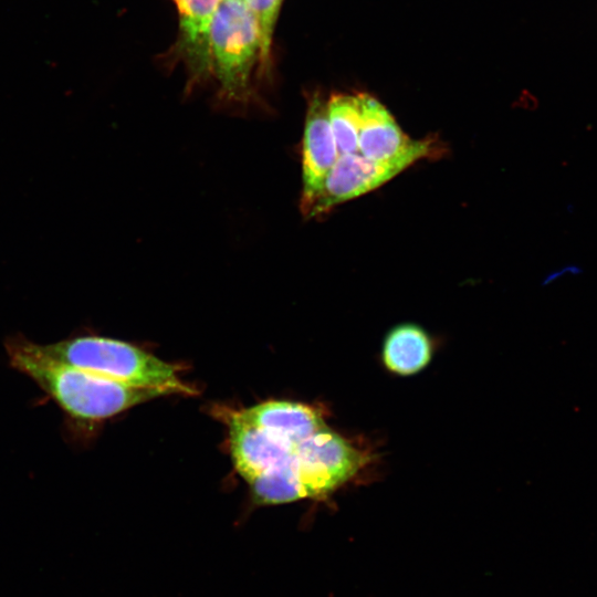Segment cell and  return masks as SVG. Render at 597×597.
Masks as SVG:
<instances>
[{
    "mask_svg": "<svg viewBox=\"0 0 597 597\" xmlns=\"http://www.w3.org/2000/svg\"><path fill=\"white\" fill-rule=\"evenodd\" d=\"M411 165L407 160L374 161L359 153L339 154L321 189L302 212L307 218L326 213L344 201L375 190Z\"/></svg>",
    "mask_w": 597,
    "mask_h": 597,
    "instance_id": "6",
    "label": "cell"
},
{
    "mask_svg": "<svg viewBox=\"0 0 597 597\" xmlns=\"http://www.w3.org/2000/svg\"><path fill=\"white\" fill-rule=\"evenodd\" d=\"M209 49L223 91L239 98L261 49L259 23L244 0H221L210 25Z\"/></svg>",
    "mask_w": 597,
    "mask_h": 597,
    "instance_id": "4",
    "label": "cell"
},
{
    "mask_svg": "<svg viewBox=\"0 0 597 597\" xmlns=\"http://www.w3.org/2000/svg\"><path fill=\"white\" fill-rule=\"evenodd\" d=\"M359 102L358 153L365 158L379 163L407 160L413 164L441 154L442 148L438 140L410 139L389 111L375 97L362 93Z\"/></svg>",
    "mask_w": 597,
    "mask_h": 597,
    "instance_id": "5",
    "label": "cell"
},
{
    "mask_svg": "<svg viewBox=\"0 0 597 597\" xmlns=\"http://www.w3.org/2000/svg\"><path fill=\"white\" fill-rule=\"evenodd\" d=\"M338 156L339 151L328 118L327 101L320 95L313 96L308 104L303 136L302 211L321 189Z\"/></svg>",
    "mask_w": 597,
    "mask_h": 597,
    "instance_id": "7",
    "label": "cell"
},
{
    "mask_svg": "<svg viewBox=\"0 0 597 597\" xmlns=\"http://www.w3.org/2000/svg\"><path fill=\"white\" fill-rule=\"evenodd\" d=\"M583 269L576 264H569V265H566L564 266L561 271H555L553 273H551L546 280L544 281V283H548V282H552L558 277H561L562 275L566 274V273H570L573 275H578L580 273H583Z\"/></svg>",
    "mask_w": 597,
    "mask_h": 597,
    "instance_id": "13",
    "label": "cell"
},
{
    "mask_svg": "<svg viewBox=\"0 0 597 597\" xmlns=\"http://www.w3.org/2000/svg\"><path fill=\"white\" fill-rule=\"evenodd\" d=\"M45 346L77 368L127 386L157 389L166 395L196 392L180 380L175 365L127 342L80 333Z\"/></svg>",
    "mask_w": 597,
    "mask_h": 597,
    "instance_id": "3",
    "label": "cell"
},
{
    "mask_svg": "<svg viewBox=\"0 0 597 597\" xmlns=\"http://www.w3.org/2000/svg\"><path fill=\"white\" fill-rule=\"evenodd\" d=\"M10 366L30 378L62 410L69 431L112 418L146 400L166 395L127 386L77 368L54 356L45 345L22 334L7 337Z\"/></svg>",
    "mask_w": 597,
    "mask_h": 597,
    "instance_id": "1",
    "label": "cell"
},
{
    "mask_svg": "<svg viewBox=\"0 0 597 597\" xmlns=\"http://www.w3.org/2000/svg\"><path fill=\"white\" fill-rule=\"evenodd\" d=\"M179 14L180 31L190 56L207 65L210 60L209 33L221 0H174Z\"/></svg>",
    "mask_w": 597,
    "mask_h": 597,
    "instance_id": "10",
    "label": "cell"
},
{
    "mask_svg": "<svg viewBox=\"0 0 597 597\" xmlns=\"http://www.w3.org/2000/svg\"><path fill=\"white\" fill-rule=\"evenodd\" d=\"M254 14L261 35L260 61L265 63L270 54L273 30L283 0H244Z\"/></svg>",
    "mask_w": 597,
    "mask_h": 597,
    "instance_id": "12",
    "label": "cell"
},
{
    "mask_svg": "<svg viewBox=\"0 0 597 597\" xmlns=\"http://www.w3.org/2000/svg\"><path fill=\"white\" fill-rule=\"evenodd\" d=\"M237 412L275 439L293 444L327 426L317 409L295 401L271 400Z\"/></svg>",
    "mask_w": 597,
    "mask_h": 597,
    "instance_id": "8",
    "label": "cell"
},
{
    "mask_svg": "<svg viewBox=\"0 0 597 597\" xmlns=\"http://www.w3.org/2000/svg\"><path fill=\"white\" fill-rule=\"evenodd\" d=\"M433 356V342L420 326L405 323L392 327L381 347L386 369L398 376H411L423 370Z\"/></svg>",
    "mask_w": 597,
    "mask_h": 597,
    "instance_id": "9",
    "label": "cell"
},
{
    "mask_svg": "<svg viewBox=\"0 0 597 597\" xmlns=\"http://www.w3.org/2000/svg\"><path fill=\"white\" fill-rule=\"evenodd\" d=\"M328 118L339 154L358 153L359 94H335L327 101Z\"/></svg>",
    "mask_w": 597,
    "mask_h": 597,
    "instance_id": "11",
    "label": "cell"
},
{
    "mask_svg": "<svg viewBox=\"0 0 597 597\" xmlns=\"http://www.w3.org/2000/svg\"><path fill=\"white\" fill-rule=\"evenodd\" d=\"M368 461L362 449L326 426L249 484L260 505L322 498L353 480Z\"/></svg>",
    "mask_w": 597,
    "mask_h": 597,
    "instance_id": "2",
    "label": "cell"
}]
</instances>
